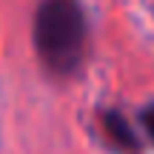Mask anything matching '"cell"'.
<instances>
[{
  "instance_id": "cell-1",
  "label": "cell",
  "mask_w": 154,
  "mask_h": 154,
  "mask_svg": "<svg viewBox=\"0 0 154 154\" xmlns=\"http://www.w3.org/2000/svg\"><path fill=\"white\" fill-rule=\"evenodd\" d=\"M32 49L54 83L74 80L91 51V26L80 0H37L32 14Z\"/></svg>"
},
{
  "instance_id": "cell-2",
  "label": "cell",
  "mask_w": 154,
  "mask_h": 154,
  "mask_svg": "<svg viewBox=\"0 0 154 154\" xmlns=\"http://www.w3.org/2000/svg\"><path fill=\"white\" fill-rule=\"evenodd\" d=\"M97 126H100L106 146L114 154H143V134L126 117V111L109 106L97 114Z\"/></svg>"
},
{
  "instance_id": "cell-3",
  "label": "cell",
  "mask_w": 154,
  "mask_h": 154,
  "mask_svg": "<svg viewBox=\"0 0 154 154\" xmlns=\"http://www.w3.org/2000/svg\"><path fill=\"white\" fill-rule=\"evenodd\" d=\"M137 123H140V131L146 134V140L154 146V100H151V103H146L143 109H140Z\"/></svg>"
}]
</instances>
